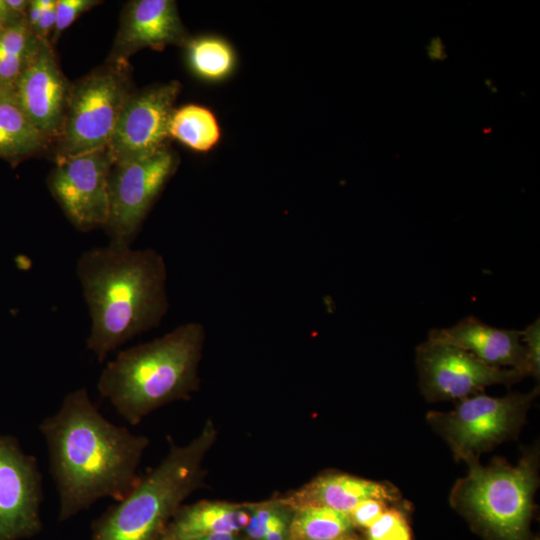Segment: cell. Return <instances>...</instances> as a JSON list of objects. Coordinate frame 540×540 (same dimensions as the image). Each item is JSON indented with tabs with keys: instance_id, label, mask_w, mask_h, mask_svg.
I'll list each match as a JSON object with an SVG mask.
<instances>
[{
	"instance_id": "obj_1",
	"label": "cell",
	"mask_w": 540,
	"mask_h": 540,
	"mask_svg": "<svg viewBox=\"0 0 540 540\" xmlns=\"http://www.w3.org/2000/svg\"><path fill=\"white\" fill-rule=\"evenodd\" d=\"M59 497L60 522L103 498L122 500L139 482L149 439L106 419L86 388L69 392L39 425Z\"/></svg>"
},
{
	"instance_id": "obj_2",
	"label": "cell",
	"mask_w": 540,
	"mask_h": 540,
	"mask_svg": "<svg viewBox=\"0 0 540 540\" xmlns=\"http://www.w3.org/2000/svg\"><path fill=\"white\" fill-rule=\"evenodd\" d=\"M76 275L91 320L87 348L100 363L128 340L158 327L169 309L167 266L155 249L93 247L78 258Z\"/></svg>"
},
{
	"instance_id": "obj_3",
	"label": "cell",
	"mask_w": 540,
	"mask_h": 540,
	"mask_svg": "<svg viewBox=\"0 0 540 540\" xmlns=\"http://www.w3.org/2000/svg\"><path fill=\"white\" fill-rule=\"evenodd\" d=\"M205 341V327L193 321L122 350L102 370L97 390L125 421L137 425L156 409L187 399L198 389Z\"/></svg>"
},
{
	"instance_id": "obj_4",
	"label": "cell",
	"mask_w": 540,
	"mask_h": 540,
	"mask_svg": "<svg viewBox=\"0 0 540 540\" xmlns=\"http://www.w3.org/2000/svg\"><path fill=\"white\" fill-rule=\"evenodd\" d=\"M216 435L208 420L187 444L171 442L164 459L93 522L90 540H162L167 521L201 485L203 461Z\"/></svg>"
},
{
	"instance_id": "obj_5",
	"label": "cell",
	"mask_w": 540,
	"mask_h": 540,
	"mask_svg": "<svg viewBox=\"0 0 540 540\" xmlns=\"http://www.w3.org/2000/svg\"><path fill=\"white\" fill-rule=\"evenodd\" d=\"M470 471L455 486L456 503L498 540H524L537 486L535 455L516 466L503 461L484 467L468 462Z\"/></svg>"
},
{
	"instance_id": "obj_6",
	"label": "cell",
	"mask_w": 540,
	"mask_h": 540,
	"mask_svg": "<svg viewBox=\"0 0 540 540\" xmlns=\"http://www.w3.org/2000/svg\"><path fill=\"white\" fill-rule=\"evenodd\" d=\"M132 93L129 64L107 63L71 84L56 160L106 148Z\"/></svg>"
},
{
	"instance_id": "obj_7",
	"label": "cell",
	"mask_w": 540,
	"mask_h": 540,
	"mask_svg": "<svg viewBox=\"0 0 540 540\" xmlns=\"http://www.w3.org/2000/svg\"><path fill=\"white\" fill-rule=\"evenodd\" d=\"M538 388L503 397L483 394L460 399L449 412H430L428 421L448 442L455 457L467 463L514 437L525 421Z\"/></svg>"
},
{
	"instance_id": "obj_8",
	"label": "cell",
	"mask_w": 540,
	"mask_h": 540,
	"mask_svg": "<svg viewBox=\"0 0 540 540\" xmlns=\"http://www.w3.org/2000/svg\"><path fill=\"white\" fill-rule=\"evenodd\" d=\"M175 153L166 145L153 154L113 164L109 173V243L132 246L151 207L174 174Z\"/></svg>"
},
{
	"instance_id": "obj_9",
	"label": "cell",
	"mask_w": 540,
	"mask_h": 540,
	"mask_svg": "<svg viewBox=\"0 0 540 540\" xmlns=\"http://www.w3.org/2000/svg\"><path fill=\"white\" fill-rule=\"evenodd\" d=\"M419 385L429 401L463 399L493 384H513L526 374L486 364L458 347L427 339L416 349Z\"/></svg>"
},
{
	"instance_id": "obj_10",
	"label": "cell",
	"mask_w": 540,
	"mask_h": 540,
	"mask_svg": "<svg viewBox=\"0 0 540 540\" xmlns=\"http://www.w3.org/2000/svg\"><path fill=\"white\" fill-rule=\"evenodd\" d=\"M111 167L107 148L56 160L48 187L76 229L87 232L106 227Z\"/></svg>"
},
{
	"instance_id": "obj_11",
	"label": "cell",
	"mask_w": 540,
	"mask_h": 540,
	"mask_svg": "<svg viewBox=\"0 0 540 540\" xmlns=\"http://www.w3.org/2000/svg\"><path fill=\"white\" fill-rule=\"evenodd\" d=\"M42 475L37 459L0 434V540H22L42 529Z\"/></svg>"
},
{
	"instance_id": "obj_12",
	"label": "cell",
	"mask_w": 540,
	"mask_h": 540,
	"mask_svg": "<svg viewBox=\"0 0 540 540\" xmlns=\"http://www.w3.org/2000/svg\"><path fill=\"white\" fill-rule=\"evenodd\" d=\"M181 91L178 81L133 92L107 145L112 165L155 153L166 146L168 125Z\"/></svg>"
},
{
	"instance_id": "obj_13",
	"label": "cell",
	"mask_w": 540,
	"mask_h": 540,
	"mask_svg": "<svg viewBox=\"0 0 540 540\" xmlns=\"http://www.w3.org/2000/svg\"><path fill=\"white\" fill-rule=\"evenodd\" d=\"M71 84L56 61L49 40L39 50L14 85L16 98L34 126L50 141L63 127Z\"/></svg>"
},
{
	"instance_id": "obj_14",
	"label": "cell",
	"mask_w": 540,
	"mask_h": 540,
	"mask_svg": "<svg viewBox=\"0 0 540 540\" xmlns=\"http://www.w3.org/2000/svg\"><path fill=\"white\" fill-rule=\"evenodd\" d=\"M187 38L175 1H129L107 63L128 64L130 56L140 49L161 51L168 45H183Z\"/></svg>"
},
{
	"instance_id": "obj_15",
	"label": "cell",
	"mask_w": 540,
	"mask_h": 540,
	"mask_svg": "<svg viewBox=\"0 0 540 540\" xmlns=\"http://www.w3.org/2000/svg\"><path fill=\"white\" fill-rule=\"evenodd\" d=\"M521 330L496 328L475 316L430 330L428 339L465 350L491 366L517 369L528 376Z\"/></svg>"
},
{
	"instance_id": "obj_16",
	"label": "cell",
	"mask_w": 540,
	"mask_h": 540,
	"mask_svg": "<svg viewBox=\"0 0 540 540\" xmlns=\"http://www.w3.org/2000/svg\"><path fill=\"white\" fill-rule=\"evenodd\" d=\"M398 494L392 486L344 473H325L284 499L292 508L322 506L346 514L363 500L393 501Z\"/></svg>"
},
{
	"instance_id": "obj_17",
	"label": "cell",
	"mask_w": 540,
	"mask_h": 540,
	"mask_svg": "<svg viewBox=\"0 0 540 540\" xmlns=\"http://www.w3.org/2000/svg\"><path fill=\"white\" fill-rule=\"evenodd\" d=\"M249 519L247 504L198 502L179 507L163 537L171 540H197L214 534H239L246 528Z\"/></svg>"
},
{
	"instance_id": "obj_18",
	"label": "cell",
	"mask_w": 540,
	"mask_h": 540,
	"mask_svg": "<svg viewBox=\"0 0 540 540\" xmlns=\"http://www.w3.org/2000/svg\"><path fill=\"white\" fill-rule=\"evenodd\" d=\"M50 142L21 108L14 87H0V158L15 163L47 148Z\"/></svg>"
},
{
	"instance_id": "obj_19",
	"label": "cell",
	"mask_w": 540,
	"mask_h": 540,
	"mask_svg": "<svg viewBox=\"0 0 540 540\" xmlns=\"http://www.w3.org/2000/svg\"><path fill=\"white\" fill-rule=\"evenodd\" d=\"M182 46L188 69L204 82L221 83L237 69V52L223 36L201 34L188 37Z\"/></svg>"
},
{
	"instance_id": "obj_20",
	"label": "cell",
	"mask_w": 540,
	"mask_h": 540,
	"mask_svg": "<svg viewBox=\"0 0 540 540\" xmlns=\"http://www.w3.org/2000/svg\"><path fill=\"white\" fill-rule=\"evenodd\" d=\"M169 138L188 149L207 153L221 140V127L215 113L208 107L190 103L174 108L168 125Z\"/></svg>"
},
{
	"instance_id": "obj_21",
	"label": "cell",
	"mask_w": 540,
	"mask_h": 540,
	"mask_svg": "<svg viewBox=\"0 0 540 540\" xmlns=\"http://www.w3.org/2000/svg\"><path fill=\"white\" fill-rule=\"evenodd\" d=\"M354 524L349 514L322 506L293 509L288 540H351Z\"/></svg>"
},
{
	"instance_id": "obj_22",
	"label": "cell",
	"mask_w": 540,
	"mask_h": 540,
	"mask_svg": "<svg viewBox=\"0 0 540 540\" xmlns=\"http://www.w3.org/2000/svg\"><path fill=\"white\" fill-rule=\"evenodd\" d=\"M40 42L26 18L0 29V87H14L36 56Z\"/></svg>"
},
{
	"instance_id": "obj_23",
	"label": "cell",
	"mask_w": 540,
	"mask_h": 540,
	"mask_svg": "<svg viewBox=\"0 0 540 540\" xmlns=\"http://www.w3.org/2000/svg\"><path fill=\"white\" fill-rule=\"evenodd\" d=\"M99 3L96 0H56L55 27L51 34V45L82 13Z\"/></svg>"
},
{
	"instance_id": "obj_24",
	"label": "cell",
	"mask_w": 540,
	"mask_h": 540,
	"mask_svg": "<svg viewBox=\"0 0 540 540\" xmlns=\"http://www.w3.org/2000/svg\"><path fill=\"white\" fill-rule=\"evenodd\" d=\"M279 506V500L247 504L250 519L244 529L249 540H262Z\"/></svg>"
},
{
	"instance_id": "obj_25",
	"label": "cell",
	"mask_w": 540,
	"mask_h": 540,
	"mask_svg": "<svg viewBox=\"0 0 540 540\" xmlns=\"http://www.w3.org/2000/svg\"><path fill=\"white\" fill-rule=\"evenodd\" d=\"M521 340L526 351L528 374L539 379L540 375V319L521 330Z\"/></svg>"
},
{
	"instance_id": "obj_26",
	"label": "cell",
	"mask_w": 540,
	"mask_h": 540,
	"mask_svg": "<svg viewBox=\"0 0 540 540\" xmlns=\"http://www.w3.org/2000/svg\"><path fill=\"white\" fill-rule=\"evenodd\" d=\"M406 523L397 510H385L382 515L367 528L368 540H391Z\"/></svg>"
},
{
	"instance_id": "obj_27",
	"label": "cell",
	"mask_w": 540,
	"mask_h": 540,
	"mask_svg": "<svg viewBox=\"0 0 540 540\" xmlns=\"http://www.w3.org/2000/svg\"><path fill=\"white\" fill-rule=\"evenodd\" d=\"M386 510V501L366 499L360 502L349 514L354 526L368 528Z\"/></svg>"
},
{
	"instance_id": "obj_28",
	"label": "cell",
	"mask_w": 540,
	"mask_h": 540,
	"mask_svg": "<svg viewBox=\"0 0 540 540\" xmlns=\"http://www.w3.org/2000/svg\"><path fill=\"white\" fill-rule=\"evenodd\" d=\"M292 513L293 509L285 500H279V506L262 540H288Z\"/></svg>"
},
{
	"instance_id": "obj_29",
	"label": "cell",
	"mask_w": 540,
	"mask_h": 540,
	"mask_svg": "<svg viewBox=\"0 0 540 540\" xmlns=\"http://www.w3.org/2000/svg\"><path fill=\"white\" fill-rule=\"evenodd\" d=\"M56 5V4H55ZM55 27V6L43 11L39 21L32 28L34 34L40 40H49V35L52 34Z\"/></svg>"
},
{
	"instance_id": "obj_30",
	"label": "cell",
	"mask_w": 540,
	"mask_h": 540,
	"mask_svg": "<svg viewBox=\"0 0 540 540\" xmlns=\"http://www.w3.org/2000/svg\"><path fill=\"white\" fill-rule=\"evenodd\" d=\"M24 18L14 14L5 0H0V29L12 25Z\"/></svg>"
},
{
	"instance_id": "obj_31",
	"label": "cell",
	"mask_w": 540,
	"mask_h": 540,
	"mask_svg": "<svg viewBox=\"0 0 540 540\" xmlns=\"http://www.w3.org/2000/svg\"><path fill=\"white\" fill-rule=\"evenodd\" d=\"M5 2L14 14L26 18L30 0H5Z\"/></svg>"
},
{
	"instance_id": "obj_32",
	"label": "cell",
	"mask_w": 540,
	"mask_h": 540,
	"mask_svg": "<svg viewBox=\"0 0 540 540\" xmlns=\"http://www.w3.org/2000/svg\"><path fill=\"white\" fill-rule=\"evenodd\" d=\"M391 540H411L410 533L407 523H405L397 533L392 537Z\"/></svg>"
},
{
	"instance_id": "obj_33",
	"label": "cell",
	"mask_w": 540,
	"mask_h": 540,
	"mask_svg": "<svg viewBox=\"0 0 540 540\" xmlns=\"http://www.w3.org/2000/svg\"><path fill=\"white\" fill-rule=\"evenodd\" d=\"M162 540H171V539H167V538H164V537H163Z\"/></svg>"
}]
</instances>
